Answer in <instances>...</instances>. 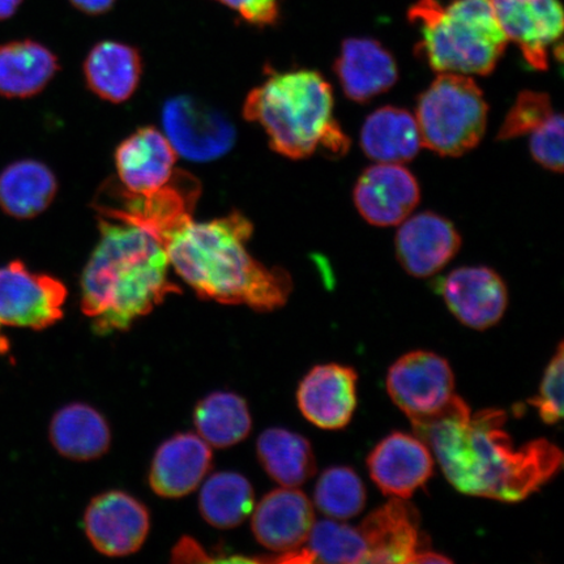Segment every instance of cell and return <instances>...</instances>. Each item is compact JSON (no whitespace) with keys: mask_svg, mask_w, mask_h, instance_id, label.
Wrapping results in <instances>:
<instances>
[{"mask_svg":"<svg viewBox=\"0 0 564 564\" xmlns=\"http://www.w3.org/2000/svg\"><path fill=\"white\" fill-rule=\"evenodd\" d=\"M88 87L104 100H129L141 76V58L135 47L117 41H102L91 48L84 63Z\"/></svg>","mask_w":564,"mask_h":564,"instance_id":"cell-25","label":"cell"},{"mask_svg":"<svg viewBox=\"0 0 564 564\" xmlns=\"http://www.w3.org/2000/svg\"><path fill=\"white\" fill-rule=\"evenodd\" d=\"M56 189L51 169L39 161L20 160L0 173V208L18 220H30L51 206Z\"/></svg>","mask_w":564,"mask_h":564,"instance_id":"cell-27","label":"cell"},{"mask_svg":"<svg viewBox=\"0 0 564 564\" xmlns=\"http://www.w3.org/2000/svg\"><path fill=\"white\" fill-rule=\"evenodd\" d=\"M334 108L330 84L316 70L299 69L268 76L247 96L243 116L263 127L272 150L282 156L306 159L321 148L340 156L349 140Z\"/></svg>","mask_w":564,"mask_h":564,"instance_id":"cell-4","label":"cell"},{"mask_svg":"<svg viewBox=\"0 0 564 564\" xmlns=\"http://www.w3.org/2000/svg\"><path fill=\"white\" fill-rule=\"evenodd\" d=\"M197 435L210 447L228 448L247 438L252 420L243 398L215 392L199 401L194 412Z\"/></svg>","mask_w":564,"mask_h":564,"instance_id":"cell-30","label":"cell"},{"mask_svg":"<svg viewBox=\"0 0 564 564\" xmlns=\"http://www.w3.org/2000/svg\"><path fill=\"white\" fill-rule=\"evenodd\" d=\"M409 421L449 484L467 496L521 502L562 469L563 454L555 444L538 440L514 447L505 411L471 414L457 394L441 411Z\"/></svg>","mask_w":564,"mask_h":564,"instance_id":"cell-1","label":"cell"},{"mask_svg":"<svg viewBox=\"0 0 564 564\" xmlns=\"http://www.w3.org/2000/svg\"><path fill=\"white\" fill-rule=\"evenodd\" d=\"M175 162L171 141L153 127L132 133L116 152L119 180L131 193H151L166 186L175 173Z\"/></svg>","mask_w":564,"mask_h":564,"instance_id":"cell-22","label":"cell"},{"mask_svg":"<svg viewBox=\"0 0 564 564\" xmlns=\"http://www.w3.org/2000/svg\"><path fill=\"white\" fill-rule=\"evenodd\" d=\"M63 282L28 270L20 260L0 267V352L9 350L6 327L44 330L63 317L67 300Z\"/></svg>","mask_w":564,"mask_h":564,"instance_id":"cell-8","label":"cell"},{"mask_svg":"<svg viewBox=\"0 0 564 564\" xmlns=\"http://www.w3.org/2000/svg\"><path fill=\"white\" fill-rule=\"evenodd\" d=\"M421 189L415 176L400 164H377L362 173L355 188L356 207L371 225L394 227L419 206Z\"/></svg>","mask_w":564,"mask_h":564,"instance_id":"cell-14","label":"cell"},{"mask_svg":"<svg viewBox=\"0 0 564 564\" xmlns=\"http://www.w3.org/2000/svg\"><path fill=\"white\" fill-rule=\"evenodd\" d=\"M260 464L282 488H299L315 475L316 460L312 444L286 429H268L259 436Z\"/></svg>","mask_w":564,"mask_h":564,"instance_id":"cell-28","label":"cell"},{"mask_svg":"<svg viewBox=\"0 0 564 564\" xmlns=\"http://www.w3.org/2000/svg\"><path fill=\"white\" fill-rule=\"evenodd\" d=\"M265 561L295 564H362L369 563V553L358 527L324 520L314 524L312 533L301 547Z\"/></svg>","mask_w":564,"mask_h":564,"instance_id":"cell-29","label":"cell"},{"mask_svg":"<svg viewBox=\"0 0 564 564\" xmlns=\"http://www.w3.org/2000/svg\"><path fill=\"white\" fill-rule=\"evenodd\" d=\"M357 372L348 366H315L299 387L301 413L324 430L347 427L357 408Z\"/></svg>","mask_w":564,"mask_h":564,"instance_id":"cell-16","label":"cell"},{"mask_svg":"<svg viewBox=\"0 0 564 564\" xmlns=\"http://www.w3.org/2000/svg\"><path fill=\"white\" fill-rule=\"evenodd\" d=\"M387 391L409 420L422 417L441 411L455 397L454 371L433 351H411L388 370Z\"/></svg>","mask_w":564,"mask_h":564,"instance_id":"cell-9","label":"cell"},{"mask_svg":"<svg viewBox=\"0 0 564 564\" xmlns=\"http://www.w3.org/2000/svg\"><path fill=\"white\" fill-rule=\"evenodd\" d=\"M335 73L344 94L356 102L372 100L390 90L399 79L393 55L372 39L345 40L335 62Z\"/></svg>","mask_w":564,"mask_h":564,"instance_id":"cell-21","label":"cell"},{"mask_svg":"<svg viewBox=\"0 0 564 564\" xmlns=\"http://www.w3.org/2000/svg\"><path fill=\"white\" fill-rule=\"evenodd\" d=\"M235 10L247 23L257 26L273 25L279 20V0H217Z\"/></svg>","mask_w":564,"mask_h":564,"instance_id":"cell-36","label":"cell"},{"mask_svg":"<svg viewBox=\"0 0 564 564\" xmlns=\"http://www.w3.org/2000/svg\"><path fill=\"white\" fill-rule=\"evenodd\" d=\"M500 26L529 66L549 68L550 53L561 55L563 9L560 0H491Z\"/></svg>","mask_w":564,"mask_h":564,"instance_id":"cell-11","label":"cell"},{"mask_svg":"<svg viewBox=\"0 0 564 564\" xmlns=\"http://www.w3.org/2000/svg\"><path fill=\"white\" fill-rule=\"evenodd\" d=\"M313 505L305 494L282 488L260 500L252 510V532L259 544L274 553L301 547L314 527Z\"/></svg>","mask_w":564,"mask_h":564,"instance_id":"cell-19","label":"cell"},{"mask_svg":"<svg viewBox=\"0 0 564 564\" xmlns=\"http://www.w3.org/2000/svg\"><path fill=\"white\" fill-rule=\"evenodd\" d=\"M372 481L386 496L408 499L434 474V456L417 436L388 435L368 457Z\"/></svg>","mask_w":564,"mask_h":564,"instance_id":"cell-15","label":"cell"},{"mask_svg":"<svg viewBox=\"0 0 564 564\" xmlns=\"http://www.w3.org/2000/svg\"><path fill=\"white\" fill-rule=\"evenodd\" d=\"M51 441L69 460L89 462L108 453L111 433L108 421L95 408L74 403L54 414Z\"/></svg>","mask_w":564,"mask_h":564,"instance_id":"cell-24","label":"cell"},{"mask_svg":"<svg viewBox=\"0 0 564 564\" xmlns=\"http://www.w3.org/2000/svg\"><path fill=\"white\" fill-rule=\"evenodd\" d=\"M462 237L454 224L433 212L405 218L397 236V256L414 278L438 273L460 250Z\"/></svg>","mask_w":564,"mask_h":564,"instance_id":"cell-17","label":"cell"},{"mask_svg":"<svg viewBox=\"0 0 564 564\" xmlns=\"http://www.w3.org/2000/svg\"><path fill=\"white\" fill-rule=\"evenodd\" d=\"M162 124L176 154L196 162L225 156L236 140L235 127L227 117L188 96L166 102Z\"/></svg>","mask_w":564,"mask_h":564,"instance_id":"cell-10","label":"cell"},{"mask_svg":"<svg viewBox=\"0 0 564 564\" xmlns=\"http://www.w3.org/2000/svg\"><path fill=\"white\" fill-rule=\"evenodd\" d=\"M408 19L421 35L419 53L438 74L489 75L509 45L491 0H417Z\"/></svg>","mask_w":564,"mask_h":564,"instance_id":"cell-5","label":"cell"},{"mask_svg":"<svg viewBox=\"0 0 564 564\" xmlns=\"http://www.w3.org/2000/svg\"><path fill=\"white\" fill-rule=\"evenodd\" d=\"M315 505L335 520H348L365 509L366 489L362 479L348 467L324 470L317 479Z\"/></svg>","mask_w":564,"mask_h":564,"instance_id":"cell-32","label":"cell"},{"mask_svg":"<svg viewBox=\"0 0 564 564\" xmlns=\"http://www.w3.org/2000/svg\"><path fill=\"white\" fill-rule=\"evenodd\" d=\"M199 194L195 176L175 171L166 186L151 193H131L117 183H106L96 197V208L104 218L135 225L162 242L176 225L193 216Z\"/></svg>","mask_w":564,"mask_h":564,"instance_id":"cell-7","label":"cell"},{"mask_svg":"<svg viewBox=\"0 0 564 564\" xmlns=\"http://www.w3.org/2000/svg\"><path fill=\"white\" fill-rule=\"evenodd\" d=\"M59 69L58 59L32 40L0 45V96L30 98L44 90Z\"/></svg>","mask_w":564,"mask_h":564,"instance_id":"cell-26","label":"cell"},{"mask_svg":"<svg viewBox=\"0 0 564 564\" xmlns=\"http://www.w3.org/2000/svg\"><path fill=\"white\" fill-rule=\"evenodd\" d=\"M368 546L369 563H413L425 545L420 513L405 499L390 502L371 512L358 527Z\"/></svg>","mask_w":564,"mask_h":564,"instance_id":"cell-18","label":"cell"},{"mask_svg":"<svg viewBox=\"0 0 564 564\" xmlns=\"http://www.w3.org/2000/svg\"><path fill=\"white\" fill-rule=\"evenodd\" d=\"M252 224L235 214L208 223L187 217L162 241L176 274L204 300L273 312L293 291L289 273L268 268L247 251Z\"/></svg>","mask_w":564,"mask_h":564,"instance_id":"cell-2","label":"cell"},{"mask_svg":"<svg viewBox=\"0 0 564 564\" xmlns=\"http://www.w3.org/2000/svg\"><path fill=\"white\" fill-rule=\"evenodd\" d=\"M563 344L558 345L542 378L539 393L529 399V405L538 409L540 419L555 425L563 417Z\"/></svg>","mask_w":564,"mask_h":564,"instance_id":"cell-34","label":"cell"},{"mask_svg":"<svg viewBox=\"0 0 564 564\" xmlns=\"http://www.w3.org/2000/svg\"><path fill=\"white\" fill-rule=\"evenodd\" d=\"M415 121L423 147L441 156H463L485 135L488 102L470 76L438 74L419 98Z\"/></svg>","mask_w":564,"mask_h":564,"instance_id":"cell-6","label":"cell"},{"mask_svg":"<svg viewBox=\"0 0 564 564\" xmlns=\"http://www.w3.org/2000/svg\"><path fill=\"white\" fill-rule=\"evenodd\" d=\"M169 268L165 247L152 232L100 218V242L82 279V310L95 333L127 330L167 295L181 293Z\"/></svg>","mask_w":564,"mask_h":564,"instance_id":"cell-3","label":"cell"},{"mask_svg":"<svg viewBox=\"0 0 564 564\" xmlns=\"http://www.w3.org/2000/svg\"><path fill=\"white\" fill-rule=\"evenodd\" d=\"M553 115L552 101L544 91H521L500 127L498 139L510 140L528 135Z\"/></svg>","mask_w":564,"mask_h":564,"instance_id":"cell-33","label":"cell"},{"mask_svg":"<svg viewBox=\"0 0 564 564\" xmlns=\"http://www.w3.org/2000/svg\"><path fill=\"white\" fill-rule=\"evenodd\" d=\"M84 529L97 552L108 556L131 555L144 545L150 533V511L130 494L104 492L87 507Z\"/></svg>","mask_w":564,"mask_h":564,"instance_id":"cell-12","label":"cell"},{"mask_svg":"<svg viewBox=\"0 0 564 564\" xmlns=\"http://www.w3.org/2000/svg\"><path fill=\"white\" fill-rule=\"evenodd\" d=\"M214 462L209 444L199 435L182 433L161 444L150 469V485L162 498H182L207 477Z\"/></svg>","mask_w":564,"mask_h":564,"instance_id":"cell-20","label":"cell"},{"mask_svg":"<svg viewBox=\"0 0 564 564\" xmlns=\"http://www.w3.org/2000/svg\"><path fill=\"white\" fill-rule=\"evenodd\" d=\"M256 507V492L249 479L236 471H220L204 482L199 510L204 520L216 528L242 524Z\"/></svg>","mask_w":564,"mask_h":564,"instance_id":"cell-31","label":"cell"},{"mask_svg":"<svg viewBox=\"0 0 564 564\" xmlns=\"http://www.w3.org/2000/svg\"><path fill=\"white\" fill-rule=\"evenodd\" d=\"M563 118L554 115L529 133V150L542 167L555 173L563 171Z\"/></svg>","mask_w":564,"mask_h":564,"instance_id":"cell-35","label":"cell"},{"mask_svg":"<svg viewBox=\"0 0 564 564\" xmlns=\"http://www.w3.org/2000/svg\"><path fill=\"white\" fill-rule=\"evenodd\" d=\"M441 293L457 321L478 330L496 326L509 305L505 281L486 267L457 268L442 281Z\"/></svg>","mask_w":564,"mask_h":564,"instance_id":"cell-13","label":"cell"},{"mask_svg":"<svg viewBox=\"0 0 564 564\" xmlns=\"http://www.w3.org/2000/svg\"><path fill=\"white\" fill-rule=\"evenodd\" d=\"M449 558L447 556L441 555L438 553L432 552V550H423L417 556H415V560L413 563H451Z\"/></svg>","mask_w":564,"mask_h":564,"instance_id":"cell-39","label":"cell"},{"mask_svg":"<svg viewBox=\"0 0 564 564\" xmlns=\"http://www.w3.org/2000/svg\"><path fill=\"white\" fill-rule=\"evenodd\" d=\"M75 9L88 13V15H102L116 4V0H69Z\"/></svg>","mask_w":564,"mask_h":564,"instance_id":"cell-37","label":"cell"},{"mask_svg":"<svg viewBox=\"0 0 564 564\" xmlns=\"http://www.w3.org/2000/svg\"><path fill=\"white\" fill-rule=\"evenodd\" d=\"M366 156L377 164H405L422 145L419 124L408 110L386 106L366 119L361 130Z\"/></svg>","mask_w":564,"mask_h":564,"instance_id":"cell-23","label":"cell"},{"mask_svg":"<svg viewBox=\"0 0 564 564\" xmlns=\"http://www.w3.org/2000/svg\"><path fill=\"white\" fill-rule=\"evenodd\" d=\"M21 3H23V0H0V21L15 15Z\"/></svg>","mask_w":564,"mask_h":564,"instance_id":"cell-38","label":"cell"}]
</instances>
